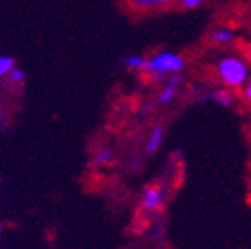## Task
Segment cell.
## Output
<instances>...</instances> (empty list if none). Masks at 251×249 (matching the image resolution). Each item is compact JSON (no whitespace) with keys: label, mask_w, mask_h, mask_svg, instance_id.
<instances>
[{"label":"cell","mask_w":251,"mask_h":249,"mask_svg":"<svg viewBox=\"0 0 251 249\" xmlns=\"http://www.w3.org/2000/svg\"><path fill=\"white\" fill-rule=\"evenodd\" d=\"M216 74H218L220 80H222V84L227 89H239L250 78V68H248V65L244 63L243 58L227 56V58L218 61Z\"/></svg>","instance_id":"6da1fadb"},{"label":"cell","mask_w":251,"mask_h":249,"mask_svg":"<svg viewBox=\"0 0 251 249\" xmlns=\"http://www.w3.org/2000/svg\"><path fill=\"white\" fill-rule=\"evenodd\" d=\"M183 68H185V59L180 54L164 51L147 58L143 70L152 75L155 80H164L169 75L180 74Z\"/></svg>","instance_id":"7a4b0ae2"},{"label":"cell","mask_w":251,"mask_h":249,"mask_svg":"<svg viewBox=\"0 0 251 249\" xmlns=\"http://www.w3.org/2000/svg\"><path fill=\"white\" fill-rule=\"evenodd\" d=\"M127 7L134 9L138 12H155L168 9L175 0H124Z\"/></svg>","instance_id":"3957f363"},{"label":"cell","mask_w":251,"mask_h":249,"mask_svg":"<svg viewBox=\"0 0 251 249\" xmlns=\"http://www.w3.org/2000/svg\"><path fill=\"white\" fill-rule=\"evenodd\" d=\"M180 84H181V78L178 74L175 75H169L168 80H166L164 87H162V91L159 93V98H157V105H168V103H171L175 98H176L178 94V89H180Z\"/></svg>","instance_id":"277c9868"},{"label":"cell","mask_w":251,"mask_h":249,"mask_svg":"<svg viewBox=\"0 0 251 249\" xmlns=\"http://www.w3.org/2000/svg\"><path fill=\"white\" fill-rule=\"evenodd\" d=\"M164 202V192L159 187H147L141 195V206L145 211H157Z\"/></svg>","instance_id":"5b68a950"},{"label":"cell","mask_w":251,"mask_h":249,"mask_svg":"<svg viewBox=\"0 0 251 249\" xmlns=\"http://www.w3.org/2000/svg\"><path fill=\"white\" fill-rule=\"evenodd\" d=\"M208 98L211 101L218 103L220 106H224V108H232L235 105V96L230 89L227 87H220V89H215L208 94Z\"/></svg>","instance_id":"8992f818"},{"label":"cell","mask_w":251,"mask_h":249,"mask_svg":"<svg viewBox=\"0 0 251 249\" xmlns=\"http://www.w3.org/2000/svg\"><path fill=\"white\" fill-rule=\"evenodd\" d=\"M164 140V127L161 124H157L152 127L150 131V136L147 140V145H145V152L147 153H155L159 148H161V143Z\"/></svg>","instance_id":"52a82bcc"},{"label":"cell","mask_w":251,"mask_h":249,"mask_svg":"<svg viewBox=\"0 0 251 249\" xmlns=\"http://www.w3.org/2000/svg\"><path fill=\"white\" fill-rule=\"evenodd\" d=\"M234 31L228 30V28H218L211 33V40L216 46H228V44L234 42Z\"/></svg>","instance_id":"ba28073f"},{"label":"cell","mask_w":251,"mask_h":249,"mask_svg":"<svg viewBox=\"0 0 251 249\" xmlns=\"http://www.w3.org/2000/svg\"><path fill=\"white\" fill-rule=\"evenodd\" d=\"M145 59L143 56H138V54H133V56H127L124 58V65L126 68H129L133 72H138V70H143L145 68Z\"/></svg>","instance_id":"9c48e42d"},{"label":"cell","mask_w":251,"mask_h":249,"mask_svg":"<svg viewBox=\"0 0 251 249\" xmlns=\"http://www.w3.org/2000/svg\"><path fill=\"white\" fill-rule=\"evenodd\" d=\"M14 68V59L11 56H0V77H5Z\"/></svg>","instance_id":"30bf717a"},{"label":"cell","mask_w":251,"mask_h":249,"mask_svg":"<svg viewBox=\"0 0 251 249\" xmlns=\"http://www.w3.org/2000/svg\"><path fill=\"white\" fill-rule=\"evenodd\" d=\"M7 77H9V80L12 82V84H16V86H21L25 82V72L21 70V68H12L11 72L7 74Z\"/></svg>","instance_id":"8fae6325"},{"label":"cell","mask_w":251,"mask_h":249,"mask_svg":"<svg viewBox=\"0 0 251 249\" xmlns=\"http://www.w3.org/2000/svg\"><path fill=\"white\" fill-rule=\"evenodd\" d=\"M112 152L110 150H101V152H98L96 155H94V166H105V164H108L110 160H112Z\"/></svg>","instance_id":"7c38bea8"},{"label":"cell","mask_w":251,"mask_h":249,"mask_svg":"<svg viewBox=\"0 0 251 249\" xmlns=\"http://www.w3.org/2000/svg\"><path fill=\"white\" fill-rule=\"evenodd\" d=\"M180 7H185V9H196L202 4L204 0H175Z\"/></svg>","instance_id":"4fadbf2b"},{"label":"cell","mask_w":251,"mask_h":249,"mask_svg":"<svg viewBox=\"0 0 251 249\" xmlns=\"http://www.w3.org/2000/svg\"><path fill=\"white\" fill-rule=\"evenodd\" d=\"M243 87H244V100L251 105V77L248 78L246 84H244Z\"/></svg>","instance_id":"5bb4252c"}]
</instances>
